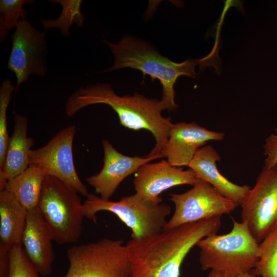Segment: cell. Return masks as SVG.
Returning a JSON list of instances; mask_svg holds the SVG:
<instances>
[{"label":"cell","mask_w":277,"mask_h":277,"mask_svg":"<svg viewBox=\"0 0 277 277\" xmlns=\"http://www.w3.org/2000/svg\"><path fill=\"white\" fill-rule=\"evenodd\" d=\"M51 232L38 208L28 210L22 238L25 253L39 274L46 276L52 272L54 254Z\"/></svg>","instance_id":"9a60e30c"},{"label":"cell","mask_w":277,"mask_h":277,"mask_svg":"<svg viewBox=\"0 0 277 277\" xmlns=\"http://www.w3.org/2000/svg\"><path fill=\"white\" fill-rule=\"evenodd\" d=\"M98 104L109 106L124 127L133 130L150 131L155 138V145L147 156L161 154L173 125L171 117L162 115L166 109L161 100L147 98L136 92L132 95L120 96L110 85L97 83L81 87L72 93L66 104L65 113L72 116L83 108Z\"/></svg>","instance_id":"7a4b0ae2"},{"label":"cell","mask_w":277,"mask_h":277,"mask_svg":"<svg viewBox=\"0 0 277 277\" xmlns=\"http://www.w3.org/2000/svg\"><path fill=\"white\" fill-rule=\"evenodd\" d=\"M14 129L9 137L4 163L0 168V191L8 180L18 175L29 166V152L33 140L27 137V117L14 112Z\"/></svg>","instance_id":"e0dca14e"},{"label":"cell","mask_w":277,"mask_h":277,"mask_svg":"<svg viewBox=\"0 0 277 277\" xmlns=\"http://www.w3.org/2000/svg\"><path fill=\"white\" fill-rule=\"evenodd\" d=\"M104 165L99 173L86 179L95 193L104 200H109L121 182L135 173L142 165L164 157L162 154L141 157H131L119 152L107 140H103Z\"/></svg>","instance_id":"4fadbf2b"},{"label":"cell","mask_w":277,"mask_h":277,"mask_svg":"<svg viewBox=\"0 0 277 277\" xmlns=\"http://www.w3.org/2000/svg\"><path fill=\"white\" fill-rule=\"evenodd\" d=\"M46 176L43 169L30 165L23 172L8 180L5 189L29 210L37 206Z\"/></svg>","instance_id":"d6986e66"},{"label":"cell","mask_w":277,"mask_h":277,"mask_svg":"<svg viewBox=\"0 0 277 277\" xmlns=\"http://www.w3.org/2000/svg\"><path fill=\"white\" fill-rule=\"evenodd\" d=\"M241 206L242 221L260 243L277 223V164L263 167Z\"/></svg>","instance_id":"ba28073f"},{"label":"cell","mask_w":277,"mask_h":277,"mask_svg":"<svg viewBox=\"0 0 277 277\" xmlns=\"http://www.w3.org/2000/svg\"><path fill=\"white\" fill-rule=\"evenodd\" d=\"M9 258L8 277H40L22 246L12 247L9 252Z\"/></svg>","instance_id":"cb8c5ba5"},{"label":"cell","mask_w":277,"mask_h":277,"mask_svg":"<svg viewBox=\"0 0 277 277\" xmlns=\"http://www.w3.org/2000/svg\"><path fill=\"white\" fill-rule=\"evenodd\" d=\"M27 0L0 1V36L4 40L9 30L16 28L19 21L26 18L27 12L23 5L31 3Z\"/></svg>","instance_id":"7402d4cb"},{"label":"cell","mask_w":277,"mask_h":277,"mask_svg":"<svg viewBox=\"0 0 277 277\" xmlns=\"http://www.w3.org/2000/svg\"><path fill=\"white\" fill-rule=\"evenodd\" d=\"M231 231L213 233L201 240L199 261L204 270H214L228 277L251 272L259 260L260 248L247 224L232 219Z\"/></svg>","instance_id":"277c9868"},{"label":"cell","mask_w":277,"mask_h":277,"mask_svg":"<svg viewBox=\"0 0 277 277\" xmlns=\"http://www.w3.org/2000/svg\"><path fill=\"white\" fill-rule=\"evenodd\" d=\"M28 210L6 189L0 191V247L22 246Z\"/></svg>","instance_id":"ac0fdd59"},{"label":"cell","mask_w":277,"mask_h":277,"mask_svg":"<svg viewBox=\"0 0 277 277\" xmlns=\"http://www.w3.org/2000/svg\"><path fill=\"white\" fill-rule=\"evenodd\" d=\"M275 133L271 134L265 139L264 153L266 156L265 166L271 168L277 164V128Z\"/></svg>","instance_id":"d4e9b609"},{"label":"cell","mask_w":277,"mask_h":277,"mask_svg":"<svg viewBox=\"0 0 277 277\" xmlns=\"http://www.w3.org/2000/svg\"><path fill=\"white\" fill-rule=\"evenodd\" d=\"M14 89L10 80L3 81L0 87V168L4 163L10 137L7 129V112Z\"/></svg>","instance_id":"603a6c76"},{"label":"cell","mask_w":277,"mask_h":277,"mask_svg":"<svg viewBox=\"0 0 277 277\" xmlns=\"http://www.w3.org/2000/svg\"><path fill=\"white\" fill-rule=\"evenodd\" d=\"M207 277H228L221 273L214 270H210Z\"/></svg>","instance_id":"4316f807"},{"label":"cell","mask_w":277,"mask_h":277,"mask_svg":"<svg viewBox=\"0 0 277 277\" xmlns=\"http://www.w3.org/2000/svg\"><path fill=\"white\" fill-rule=\"evenodd\" d=\"M62 7V12L56 19H42V23L45 30L58 28L63 35L68 36L69 29L73 24L82 27L84 16L81 8L83 1L81 0H54Z\"/></svg>","instance_id":"ffe728a7"},{"label":"cell","mask_w":277,"mask_h":277,"mask_svg":"<svg viewBox=\"0 0 277 277\" xmlns=\"http://www.w3.org/2000/svg\"><path fill=\"white\" fill-rule=\"evenodd\" d=\"M9 250L0 247V277H8L9 269Z\"/></svg>","instance_id":"484cf974"},{"label":"cell","mask_w":277,"mask_h":277,"mask_svg":"<svg viewBox=\"0 0 277 277\" xmlns=\"http://www.w3.org/2000/svg\"><path fill=\"white\" fill-rule=\"evenodd\" d=\"M258 261L252 272L261 277H277V223L260 243Z\"/></svg>","instance_id":"44dd1931"},{"label":"cell","mask_w":277,"mask_h":277,"mask_svg":"<svg viewBox=\"0 0 277 277\" xmlns=\"http://www.w3.org/2000/svg\"><path fill=\"white\" fill-rule=\"evenodd\" d=\"M221 159L219 153L212 146L205 145L197 151L189 168L198 179L207 182L222 195L240 206L250 188L247 185L233 183L223 175L216 164Z\"/></svg>","instance_id":"2e32d148"},{"label":"cell","mask_w":277,"mask_h":277,"mask_svg":"<svg viewBox=\"0 0 277 277\" xmlns=\"http://www.w3.org/2000/svg\"><path fill=\"white\" fill-rule=\"evenodd\" d=\"M67 256L69 267L65 277H131L127 248L121 239L74 246Z\"/></svg>","instance_id":"52a82bcc"},{"label":"cell","mask_w":277,"mask_h":277,"mask_svg":"<svg viewBox=\"0 0 277 277\" xmlns=\"http://www.w3.org/2000/svg\"><path fill=\"white\" fill-rule=\"evenodd\" d=\"M76 132L74 125L59 131L43 146L29 152V165L41 168L46 175L60 180L87 197L89 193L76 172L73 160V143Z\"/></svg>","instance_id":"30bf717a"},{"label":"cell","mask_w":277,"mask_h":277,"mask_svg":"<svg viewBox=\"0 0 277 277\" xmlns=\"http://www.w3.org/2000/svg\"><path fill=\"white\" fill-rule=\"evenodd\" d=\"M221 225V216H217L146 238H131L126 244L131 277H179L190 250L204 237L216 233Z\"/></svg>","instance_id":"6da1fadb"},{"label":"cell","mask_w":277,"mask_h":277,"mask_svg":"<svg viewBox=\"0 0 277 277\" xmlns=\"http://www.w3.org/2000/svg\"><path fill=\"white\" fill-rule=\"evenodd\" d=\"M192 186L183 193L170 194L175 209L164 230L228 214L239 206L205 181L199 179Z\"/></svg>","instance_id":"9c48e42d"},{"label":"cell","mask_w":277,"mask_h":277,"mask_svg":"<svg viewBox=\"0 0 277 277\" xmlns=\"http://www.w3.org/2000/svg\"><path fill=\"white\" fill-rule=\"evenodd\" d=\"M78 193L56 177L46 176L37 207L58 244L75 243L81 236L84 215Z\"/></svg>","instance_id":"8992f818"},{"label":"cell","mask_w":277,"mask_h":277,"mask_svg":"<svg viewBox=\"0 0 277 277\" xmlns=\"http://www.w3.org/2000/svg\"><path fill=\"white\" fill-rule=\"evenodd\" d=\"M256 276L253 273L252 271L250 272L241 274L235 277H256Z\"/></svg>","instance_id":"83f0119b"},{"label":"cell","mask_w":277,"mask_h":277,"mask_svg":"<svg viewBox=\"0 0 277 277\" xmlns=\"http://www.w3.org/2000/svg\"><path fill=\"white\" fill-rule=\"evenodd\" d=\"M199 179L190 168L171 165L163 160L154 163H147L135 172L133 184L136 193L155 204L162 202L160 194L178 185L193 186Z\"/></svg>","instance_id":"7c38bea8"},{"label":"cell","mask_w":277,"mask_h":277,"mask_svg":"<svg viewBox=\"0 0 277 277\" xmlns=\"http://www.w3.org/2000/svg\"><path fill=\"white\" fill-rule=\"evenodd\" d=\"M104 42L114 56V64L107 71L130 68L141 71L144 76L149 75L152 81L157 79L162 86L161 101L165 109L171 111L177 109L174 90L176 81L183 75L196 77L195 68L197 65H200V60L189 59L180 63L173 62L160 54L146 42L129 36H124L116 43L106 40Z\"/></svg>","instance_id":"3957f363"},{"label":"cell","mask_w":277,"mask_h":277,"mask_svg":"<svg viewBox=\"0 0 277 277\" xmlns=\"http://www.w3.org/2000/svg\"><path fill=\"white\" fill-rule=\"evenodd\" d=\"M45 32L34 28L26 18L21 19L15 29L12 46L7 68L17 79L16 91L33 74L45 75Z\"/></svg>","instance_id":"8fae6325"},{"label":"cell","mask_w":277,"mask_h":277,"mask_svg":"<svg viewBox=\"0 0 277 277\" xmlns=\"http://www.w3.org/2000/svg\"><path fill=\"white\" fill-rule=\"evenodd\" d=\"M225 133L208 130L195 122L173 125L161 151L172 166L189 167L197 151L210 141H221Z\"/></svg>","instance_id":"5bb4252c"},{"label":"cell","mask_w":277,"mask_h":277,"mask_svg":"<svg viewBox=\"0 0 277 277\" xmlns=\"http://www.w3.org/2000/svg\"><path fill=\"white\" fill-rule=\"evenodd\" d=\"M82 204L85 217L96 223V213L107 211L115 214L132 231L131 238L141 239L163 231L171 207L164 203L155 204L137 193L125 196L118 201H111L89 193Z\"/></svg>","instance_id":"5b68a950"}]
</instances>
